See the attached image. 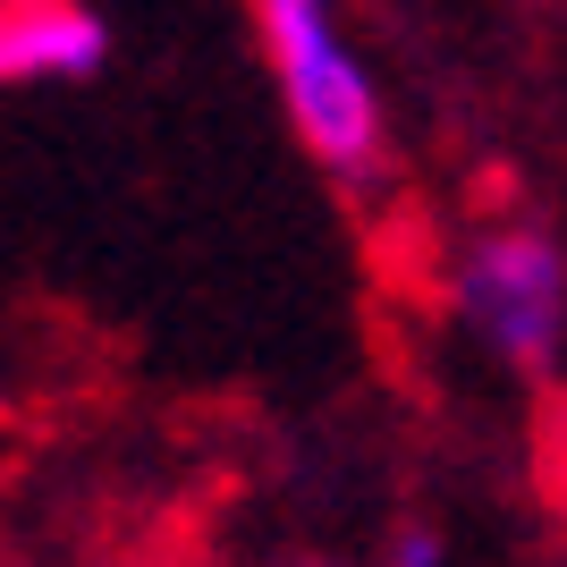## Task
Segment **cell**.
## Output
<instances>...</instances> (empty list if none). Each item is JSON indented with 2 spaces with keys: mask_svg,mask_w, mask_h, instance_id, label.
Wrapping results in <instances>:
<instances>
[{
  "mask_svg": "<svg viewBox=\"0 0 567 567\" xmlns=\"http://www.w3.org/2000/svg\"><path fill=\"white\" fill-rule=\"evenodd\" d=\"M381 567H450V525L441 517H399L381 534Z\"/></svg>",
  "mask_w": 567,
  "mask_h": 567,
  "instance_id": "cell-4",
  "label": "cell"
},
{
  "mask_svg": "<svg viewBox=\"0 0 567 567\" xmlns=\"http://www.w3.org/2000/svg\"><path fill=\"white\" fill-rule=\"evenodd\" d=\"M450 322L517 381L567 373V246L543 220H483L441 271Z\"/></svg>",
  "mask_w": 567,
  "mask_h": 567,
  "instance_id": "cell-2",
  "label": "cell"
},
{
  "mask_svg": "<svg viewBox=\"0 0 567 567\" xmlns=\"http://www.w3.org/2000/svg\"><path fill=\"white\" fill-rule=\"evenodd\" d=\"M111 69V18L94 0H0V94L94 85Z\"/></svg>",
  "mask_w": 567,
  "mask_h": 567,
  "instance_id": "cell-3",
  "label": "cell"
},
{
  "mask_svg": "<svg viewBox=\"0 0 567 567\" xmlns=\"http://www.w3.org/2000/svg\"><path fill=\"white\" fill-rule=\"evenodd\" d=\"M280 567H355V559H322V550H306V559H280Z\"/></svg>",
  "mask_w": 567,
  "mask_h": 567,
  "instance_id": "cell-5",
  "label": "cell"
},
{
  "mask_svg": "<svg viewBox=\"0 0 567 567\" xmlns=\"http://www.w3.org/2000/svg\"><path fill=\"white\" fill-rule=\"evenodd\" d=\"M255 43L313 169L348 195H373L390 178V102H381L364 43L348 34V9L339 0H255Z\"/></svg>",
  "mask_w": 567,
  "mask_h": 567,
  "instance_id": "cell-1",
  "label": "cell"
}]
</instances>
